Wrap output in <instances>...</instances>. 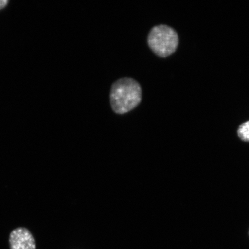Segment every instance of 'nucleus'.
Masks as SVG:
<instances>
[{
	"label": "nucleus",
	"instance_id": "1",
	"mask_svg": "<svg viewBox=\"0 0 249 249\" xmlns=\"http://www.w3.org/2000/svg\"><path fill=\"white\" fill-rule=\"evenodd\" d=\"M142 98V87L132 78H121L111 86L110 104L116 114H124L133 110L140 104Z\"/></svg>",
	"mask_w": 249,
	"mask_h": 249
},
{
	"label": "nucleus",
	"instance_id": "2",
	"mask_svg": "<svg viewBox=\"0 0 249 249\" xmlns=\"http://www.w3.org/2000/svg\"><path fill=\"white\" fill-rule=\"evenodd\" d=\"M178 34L167 25L152 28L148 36V44L155 54L165 58L173 54L178 46Z\"/></svg>",
	"mask_w": 249,
	"mask_h": 249
},
{
	"label": "nucleus",
	"instance_id": "3",
	"mask_svg": "<svg viewBox=\"0 0 249 249\" xmlns=\"http://www.w3.org/2000/svg\"><path fill=\"white\" fill-rule=\"evenodd\" d=\"M10 249H36L35 239L31 232L23 227L12 230L9 235Z\"/></svg>",
	"mask_w": 249,
	"mask_h": 249
},
{
	"label": "nucleus",
	"instance_id": "4",
	"mask_svg": "<svg viewBox=\"0 0 249 249\" xmlns=\"http://www.w3.org/2000/svg\"><path fill=\"white\" fill-rule=\"evenodd\" d=\"M238 135L242 141L249 142V121L241 124L238 127Z\"/></svg>",
	"mask_w": 249,
	"mask_h": 249
},
{
	"label": "nucleus",
	"instance_id": "5",
	"mask_svg": "<svg viewBox=\"0 0 249 249\" xmlns=\"http://www.w3.org/2000/svg\"><path fill=\"white\" fill-rule=\"evenodd\" d=\"M8 2V0H0V9L5 8Z\"/></svg>",
	"mask_w": 249,
	"mask_h": 249
},
{
	"label": "nucleus",
	"instance_id": "6",
	"mask_svg": "<svg viewBox=\"0 0 249 249\" xmlns=\"http://www.w3.org/2000/svg\"></svg>",
	"mask_w": 249,
	"mask_h": 249
}]
</instances>
